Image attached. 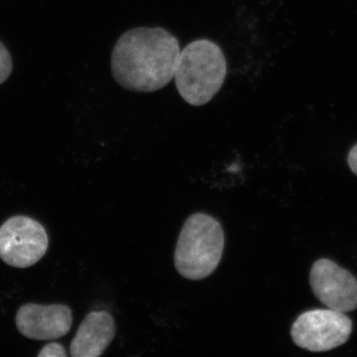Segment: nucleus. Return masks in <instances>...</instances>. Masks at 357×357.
<instances>
[{
	"mask_svg": "<svg viewBox=\"0 0 357 357\" xmlns=\"http://www.w3.org/2000/svg\"><path fill=\"white\" fill-rule=\"evenodd\" d=\"M225 248L220 223L206 213H195L185 220L176 246L175 266L190 280H202L217 269Z\"/></svg>",
	"mask_w": 357,
	"mask_h": 357,
	"instance_id": "nucleus-3",
	"label": "nucleus"
},
{
	"mask_svg": "<svg viewBox=\"0 0 357 357\" xmlns=\"http://www.w3.org/2000/svg\"><path fill=\"white\" fill-rule=\"evenodd\" d=\"M13 72V60L8 51L2 43H0V84L8 79Z\"/></svg>",
	"mask_w": 357,
	"mask_h": 357,
	"instance_id": "nucleus-9",
	"label": "nucleus"
},
{
	"mask_svg": "<svg viewBox=\"0 0 357 357\" xmlns=\"http://www.w3.org/2000/svg\"><path fill=\"white\" fill-rule=\"evenodd\" d=\"M39 357H67L65 347L59 342H51L45 345L38 354Z\"/></svg>",
	"mask_w": 357,
	"mask_h": 357,
	"instance_id": "nucleus-10",
	"label": "nucleus"
},
{
	"mask_svg": "<svg viewBox=\"0 0 357 357\" xmlns=\"http://www.w3.org/2000/svg\"><path fill=\"white\" fill-rule=\"evenodd\" d=\"M349 165L351 167L352 172L357 176V144L354 145L349 151Z\"/></svg>",
	"mask_w": 357,
	"mask_h": 357,
	"instance_id": "nucleus-11",
	"label": "nucleus"
},
{
	"mask_svg": "<svg viewBox=\"0 0 357 357\" xmlns=\"http://www.w3.org/2000/svg\"><path fill=\"white\" fill-rule=\"evenodd\" d=\"M15 323L21 335L30 340H57L72 328V310L62 304L43 306L28 303L18 310Z\"/></svg>",
	"mask_w": 357,
	"mask_h": 357,
	"instance_id": "nucleus-7",
	"label": "nucleus"
},
{
	"mask_svg": "<svg viewBox=\"0 0 357 357\" xmlns=\"http://www.w3.org/2000/svg\"><path fill=\"white\" fill-rule=\"evenodd\" d=\"M227 73V59L220 47L211 40L199 39L181 51L174 77L181 98L192 107H202L220 91Z\"/></svg>",
	"mask_w": 357,
	"mask_h": 357,
	"instance_id": "nucleus-2",
	"label": "nucleus"
},
{
	"mask_svg": "<svg viewBox=\"0 0 357 357\" xmlns=\"http://www.w3.org/2000/svg\"><path fill=\"white\" fill-rule=\"evenodd\" d=\"M351 319L335 310H312L296 319L291 337L298 347L314 352L328 351L344 344L351 337Z\"/></svg>",
	"mask_w": 357,
	"mask_h": 357,
	"instance_id": "nucleus-4",
	"label": "nucleus"
},
{
	"mask_svg": "<svg viewBox=\"0 0 357 357\" xmlns=\"http://www.w3.org/2000/svg\"><path fill=\"white\" fill-rule=\"evenodd\" d=\"M180 53L178 39L164 28H133L114 45L112 76L128 91L154 93L174 79Z\"/></svg>",
	"mask_w": 357,
	"mask_h": 357,
	"instance_id": "nucleus-1",
	"label": "nucleus"
},
{
	"mask_svg": "<svg viewBox=\"0 0 357 357\" xmlns=\"http://www.w3.org/2000/svg\"><path fill=\"white\" fill-rule=\"evenodd\" d=\"M115 321L109 312L93 311L86 314L70 342L73 357H98L112 344L115 335Z\"/></svg>",
	"mask_w": 357,
	"mask_h": 357,
	"instance_id": "nucleus-8",
	"label": "nucleus"
},
{
	"mask_svg": "<svg viewBox=\"0 0 357 357\" xmlns=\"http://www.w3.org/2000/svg\"><path fill=\"white\" fill-rule=\"evenodd\" d=\"M48 248L46 229L31 218L15 215L0 227V258L9 266L31 267Z\"/></svg>",
	"mask_w": 357,
	"mask_h": 357,
	"instance_id": "nucleus-5",
	"label": "nucleus"
},
{
	"mask_svg": "<svg viewBox=\"0 0 357 357\" xmlns=\"http://www.w3.org/2000/svg\"><path fill=\"white\" fill-rule=\"evenodd\" d=\"M310 283L314 296L328 309L342 312L356 309V278L332 260L319 259L314 263Z\"/></svg>",
	"mask_w": 357,
	"mask_h": 357,
	"instance_id": "nucleus-6",
	"label": "nucleus"
}]
</instances>
